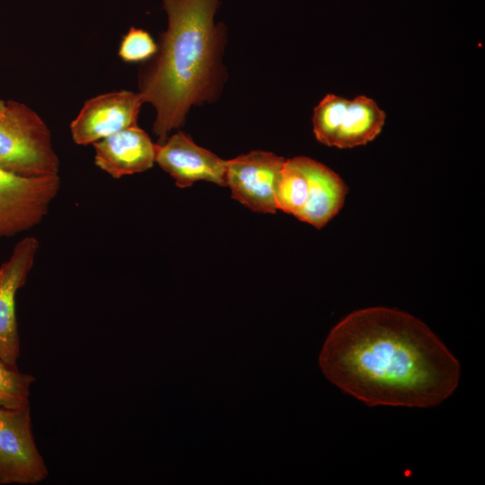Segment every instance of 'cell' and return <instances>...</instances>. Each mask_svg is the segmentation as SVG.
Returning <instances> with one entry per match:
<instances>
[{
  "label": "cell",
  "instance_id": "6da1fadb",
  "mask_svg": "<svg viewBox=\"0 0 485 485\" xmlns=\"http://www.w3.org/2000/svg\"><path fill=\"white\" fill-rule=\"evenodd\" d=\"M326 378L368 406L427 408L453 394L460 365L419 319L387 307L357 310L329 333L319 356Z\"/></svg>",
  "mask_w": 485,
  "mask_h": 485
},
{
  "label": "cell",
  "instance_id": "2e32d148",
  "mask_svg": "<svg viewBox=\"0 0 485 485\" xmlns=\"http://www.w3.org/2000/svg\"><path fill=\"white\" fill-rule=\"evenodd\" d=\"M157 49V44L146 31L131 27L120 42L119 56L126 62H139L152 58Z\"/></svg>",
  "mask_w": 485,
  "mask_h": 485
},
{
  "label": "cell",
  "instance_id": "9a60e30c",
  "mask_svg": "<svg viewBox=\"0 0 485 485\" xmlns=\"http://www.w3.org/2000/svg\"><path fill=\"white\" fill-rule=\"evenodd\" d=\"M35 378L0 359V406L21 408L29 404L30 388Z\"/></svg>",
  "mask_w": 485,
  "mask_h": 485
},
{
  "label": "cell",
  "instance_id": "8fae6325",
  "mask_svg": "<svg viewBox=\"0 0 485 485\" xmlns=\"http://www.w3.org/2000/svg\"><path fill=\"white\" fill-rule=\"evenodd\" d=\"M297 157L308 180V195L296 218L320 229L343 207L348 187L335 172L323 163L309 157Z\"/></svg>",
  "mask_w": 485,
  "mask_h": 485
},
{
  "label": "cell",
  "instance_id": "3957f363",
  "mask_svg": "<svg viewBox=\"0 0 485 485\" xmlns=\"http://www.w3.org/2000/svg\"><path fill=\"white\" fill-rule=\"evenodd\" d=\"M0 167L28 177L58 174L50 131L24 104L8 101L0 112Z\"/></svg>",
  "mask_w": 485,
  "mask_h": 485
},
{
  "label": "cell",
  "instance_id": "8992f818",
  "mask_svg": "<svg viewBox=\"0 0 485 485\" xmlns=\"http://www.w3.org/2000/svg\"><path fill=\"white\" fill-rule=\"evenodd\" d=\"M286 159L252 151L226 161V186L234 198L255 212L275 213L276 190Z\"/></svg>",
  "mask_w": 485,
  "mask_h": 485
},
{
  "label": "cell",
  "instance_id": "277c9868",
  "mask_svg": "<svg viewBox=\"0 0 485 485\" xmlns=\"http://www.w3.org/2000/svg\"><path fill=\"white\" fill-rule=\"evenodd\" d=\"M61 188L58 174L28 177L0 167V237L38 225Z\"/></svg>",
  "mask_w": 485,
  "mask_h": 485
},
{
  "label": "cell",
  "instance_id": "ba28073f",
  "mask_svg": "<svg viewBox=\"0 0 485 485\" xmlns=\"http://www.w3.org/2000/svg\"><path fill=\"white\" fill-rule=\"evenodd\" d=\"M143 103L138 93L126 90L89 99L70 124L74 142L82 146L93 144L136 126Z\"/></svg>",
  "mask_w": 485,
  "mask_h": 485
},
{
  "label": "cell",
  "instance_id": "7a4b0ae2",
  "mask_svg": "<svg viewBox=\"0 0 485 485\" xmlns=\"http://www.w3.org/2000/svg\"><path fill=\"white\" fill-rule=\"evenodd\" d=\"M168 15L157 52L139 74V95L155 110L158 143L184 121L190 108L216 97L225 32L214 17L218 0H163Z\"/></svg>",
  "mask_w": 485,
  "mask_h": 485
},
{
  "label": "cell",
  "instance_id": "4fadbf2b",
  "mask_svg": "<svg viewBox=\"0 0 485 485\" xmlns=\"http://www.w3.org/2000/svg\"><path fill=\"white\" fill-rule=\"evenodd\" d=\"M308 195V180L298 157L286 159L276 190L277 208L296 217Z\"/></svg>",
  "mask_w": 485,
  "mask_h": 485
},
{
  "label": "cell",
  "instance_id": "e0dca14e",
  "mask_svg": "<svg viewBox=\"0 0 485 485\" xmlns=\"http://www.w3.org/2000/svg\"><path fill=\"white\" fill-rule=\"evenodd\" d=\"M5 102L0 100V112L4 109Z\"/></svg>",
  "mask_w": 485,
  "mask_h": 485
},
{
  "label": "cell",
  "instance_id": "30bf717a",
  "mask_svg": "<svg viewBox=\"0 0 485 485\" xmlns=\"http://www.w3.org/2000/svg\"><path fill=\"white\" fill-rule=\"evenodd\" d=\"M93 145L96 166L115 179L145 172L155 163V144L137 125Z\"/></svg>",
  "mask_w": 485,
  "mask_h": 485
},
{
  "label": "cell",
  "instance_id": "52a82bcc",
  "mask_svg": "<svg viewBox=\"0 0 485 485\" xmlns=\"http://www.w3.org/2000/svg\"><path fill=\"white\" fill-rule=\"evenodd\" d=\"M39 248L36 237L26 236L15 244L0 267V359L13 368H18L20 357L16 295L26 283Z\"/></svg>",
  "mask_w": 485,
  "mask_h": 485
},
{
  "label": "cell",
  "instance_id": "5bb4252c",
  "mask_svg": "<svg viewBox=\"0 0 485 485\" xmlns=\"http://www.w3.org/2000/svg\"><path fill=\"white\" fill-rule=\"evenodd\" d=\"M349 100L335 94L326 95L314 108L313 128L316 139L328 146H334Z\"/></svg>",
  "mask_w": 485,
  "mask_h": 485
},
{
  "label": "cell",
  "instance_id": "5b68a950",
  "mask_svg": "<svg viewBox=\"0 0 485 485\" xmlns=\"http://www.w3.org/2000/svg\"><path fill=\"white\" fill-rule=\"evenodd\" d=\"M48 475L34 439L30 405L0 406V485L36 484Z\"/></svg>",
  "mask_w": 485,
  "mask_h": 485
},
{
  "label": "cell",
  "instance_id": "9c48e42d",
  "mask_svg": "<svg viewBox=\"0 0 485 485\" xmlns=\"http://www.w3.org/2000/svg\"><path fill=\"white\" fill-rule=\"evenodd\" d=\"M154 162L180 188L190 187L198 181L226 186V161L198 146L181 131L155 144Z\"/></svg>",
  "mask_w": 485,
  "mask_h": 485
},
{
  "label": "cell",
  "instance_id": "7c38bea8",
  "mask_svg": "<svg viewBox=\"0 0 485 485\" xmlns=\"http://www.w3.org/2000/svg\"><path fill=\"white\" fill-rule=\"evenodd\" d=\"M385 118L374 100L362 95L349 100L334 147L347 149L373 141L381 133Z\"/></svg>",
  "mask_w": 485,
  "mask_h": 485
}]
</instances>
